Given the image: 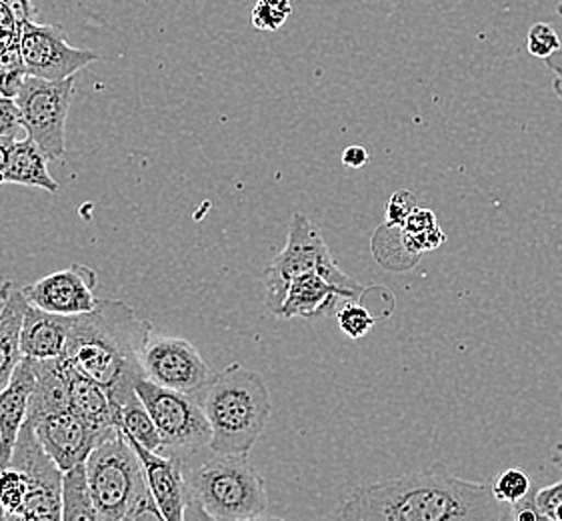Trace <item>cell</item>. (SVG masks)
<instances>
[{"label": "cell", "mask_w": 562, "mask_h": 521, "mask_svg": "<svg viewBox=\"0 0 562 521\" xmlns=\"http://www.w3.org/2000/svg\"><path fill=\"white\" fill-rule=\"evenodd\" d=\"M345 521H501L510 506L501 503L491 481L454 476L445 464L425 472L360 486L333 513Z\"/></svg>", "instance_id": "obj_1"}, {"label": "cell", "mask_w": 562, "mask_h": 521, "mask_svg": "<svg viewBox=\"0 0 562 521\" xmlns=\"http://www.w3.org/2000/svg\"><path fill=\"white\" fill-rule=\"evenodd\" d=\"M150 333L153 323L136 318L133 307L101 299L89 313L72 315L65 359L106 387L116 408L135 393L136 379L145 375L140 353Z\"/></svg>", "instance_id": "obj_2"}, {"label": "cell", "mask_w": 562, "mask_h": 521, "mask_svg": "<svg viewBox=\"0 0 562 521\" xmlns=\"http://www.w3.org/2000/svg\"><path fill=\"white\" fill-rule=\"evenodd\" d=\"M196 399L213 431L209 450L218 455H250L272 415L265 379L240 363H231L209 379Z\"/></svg>", "instance_id": "obj_3"}, {"label": "cell", "mask_w": 562, "mask_h": 521, "mask_svg": "<svg viewBox=\"0 0 562 521\" xmlns=\"http://www.w3.org/2000/svg\"><path fill=\"white\" fill-rule=\"evenodd\" d=\"M189 503L216 521L260 520L269 510L267 481L248 455H218L184 472Z\"/></svg>", "instance_id": "obj_4"}, {"label": "cell", "mask_w": 562, "mask_h": 521, "mask_svg": "<svg viewBox=\"0 0 562 521\" xmlns=\"http://www.w3.org/2000/svg\"><path fill=\"white\" fill-rule=\"evenodd\" d=\"M304 273L323 275L333 284L362 293L360 285L355 284L349 275L338 267L337 259L333 257L318 229L308 221V217L296 211L291 219L284 247L262 273L265 303L272 315L279 313L291 281Z\"/></svg>", "instance_id": "obj_5"}, {"label": "cell", "mask_w": 562, "mask_h": 521, "mask_svg": "<svg viewBox=\"0 0 562 521\" xmlns=\"http://www.w3.org/2000/svg\"><path fill=\"white\" fill-rule=\"evenodd\" d=\"M85 465L99 521H124L136 494L147 486L135 447L116 431L92 450Z\"/></svg>", "instance_id": "obj_6"}, {"label": "cell", "mask_w": 562, "mask_h": 521, "mask_svg": "<svg viewBox=\"0 0 562 521\" xmlns=\"http://www.w3.org/2000/svg\"><path fill=\"white\" fill-rule=\"evenodd\" d=\"M135 391L157 425L162 454L184 457L209 447L213 431L196 397L158 386L145 375L136 379Z\"/></svg>", "instance_id": "obj_7"}, {"label": "cell", "mask_w": 562, "mask_h": 521, "mask_svg": "<svg viewBox=\"0 0 562 521\" xmlns=\"http://www.w3.org/2000/svg\"><path fill=\"white\" fill-rule=\"evenodd\" d=\"M75 97V77L46 80L26 77L14 101L23 114L26 136L45 151L48 160L65 159L67 119Z\"/></svg>", "instance_id": "obj_8"}, {"label": "cell", "mask_w": 562, "mask_h": 521, "mask_svg": "<svg viewBox=\"0 0 562 521\" xmlns=\"http://www.w3.org/2000/svg\"><path fill=\"white\" fill-rule=\"evenodd\" d=\"M9 465L23 474L29 486L21 520L63 521V472L46 454L29 421L16 437Z\"/></svg>", "instance_id": "obj_9"}, {"label": "cell", "mask_w": 562, "mask_h": 521, "mask_svg": "<svg viewBox=\"0 0 562 521\" xmlns=\"http://www.w3.org/2000/svg\"><path fill=\"white\" fill-rule=\"evenodd\" d=\"M143 374L158 386L199 396L213 377L209 363L191 341L150 333L140 353Z\"/></svg>", "instance_id": "obj_10"}, {"label": "cell", "mask_w": 562, "mask_h": 521, "mask_svg": "<svg viewBox=\"0 0 562 521\" xmlns=\"http://www.w3.org/2000/svg\"><path fill=\"white\" fill-rule=\"evenodd\" d=\"M21 53L26 73L46 80L77 77V73L99 60L94 51H85L68 43L67 33L57 24H38L26 21L21 24Z\"/></svg>", "instance_id": "obj_11"}, {"label": "cell", "mask_w": 562, "mask_h": 521, "mask_svg": "<svg viewBox=\"0 0 562 521\" xmlns=\"http://www.w3.org/2000/svg\"><path fill=\"white\" fill-rule=\"evenodd\" d=\"M99 275L89 265H70L63 271L50 273L36 284L24 285L26 301L58 315H82L99 306L94 295Z\"/></svg>", "instance_id": "obj_12"}, {"label": "cell", "mask_w": 562, "mask_h": 521, "mask_svg": "<svg viewBox=\"0 0 562 521\" xmlns=\"http://www.w3.org/2000/svg\"><path fill=\"white\" fill-rule=\"evenodd\" d=\"M31 423V421H29ZM46 454L53 457L60 472L85 464L92 450L114 433L94 430L87 421L68 408L31 423Z\"/></svg>", "instance_id": "obj_13"}, {"label": "cell", "mask_w": 562, "mask_h": 521, "mask_svg": "<svg viewBox=\"0 0 562 521\" xmlns=\"http://www.w3.org/2000/svg\"><path fill=\"white\" fill-rule=\"evenodd\" d=\"M124 437L135 447L136 454L140 457L148 488L157 499L165 521L184 520L189 488H187V477L182 469V457L150 452L145 445L135 442L133 437H128V435H124Z\"/></svg>", "instance_id": "obj_14"}, {"label": "cell", "mask_w": 562, "mask_h": 521, "mask_svg": "<svg viewBox=\"0 0 562 521\" xmlns=\"http://www.w3.org/2000/svg\"><path fill=\"white\" fill-rule=\"evenodd\" d=\"M360 295L362 293L350 291V289L328 281L323 275L304 273V275L294 277L289 285V291H286V297L282 301L277 318H321V315L335 313L340 301L359 299Z\"/></svg>", "instance_id": "obj_15"}, {"label": "cell", "mask_w": 562, "mask_h": 521, "mask_svg": "<svg viewBox=\"0 0 562 521\" xmlns=\"http://www.w3.org/2000/svg\"><path fill=\"white\" fill-rule=\"evenodd\" d=\"M36 384V359L23 357L9 386L0 391V467L11 464L12 450L29 415V401Z\"/></svg>", "instance_id": "obj_16"}, {"label": "cell", "mask_w": 562, "mask_h": 521, "mask_svg": "<svg viewBox=\"0 0 562 521\" xmlns=\"http://www.w3.org/2000/svg\"><path fill=\"white\" fill-rule=\"evenodd\" d=\"M72 315H58L29 303L21 331V353L36 362L65 357Z\"/></svg>", "instance_id": "obj_17"}, {"label": "cell", "mask_w": 562, "mask_h": 521, "mask_svg": "<svg viewBox=\"0 0 562 521\" xmlns=\"http://www.w3.org/2000/svg\"><path fill=\"white\" fill-rule=\"evenodd\" d=\"M0 297L4 307L0 311V391L9 386L16 365L23 359L21 353V331L29 301L23 287L7 279L0 284Z\"/></svg>", "instance_id": "obj_18"}, {"label": "cell", "mask_w": 562, "mask_h": 521, "mask_svg": "<svg viewBox=\"0 0 562 521\" xmlns=\"http://www.w3.org/2000/svg\"><path fill=\"white\" fill-rule=\"evenodd\" d=\"M68 406L94 430L114 433V406L111 393L89 375L80 374L67 362Z\"/></svg>", "instance_id": "obj_19"}, {"label": "cell", "mask_w": 562, "mask_h": 521, "mask_svg": "<svg viewBox=\"0 0 562 521\" xmlns=\"http://www.w3.org/2000/svg\"><path fill=\"white\" fill-rule=\"evenodd\" d=\"M4 185H23V187H36L48 193H58V182L48 173V157L45 151L34 143L31 136L12 138L9 147L7 165L2 169Z\"/></svg>", "instance_id": "obj_20"}, {"label": "cell", "mask_w": 562, "mask_h": 521, "mask_svg": "<svg viewBox=\"0 0 562 521\" xmlns=\"http://www.w3.org/2000/svg\"><path fill=\"white\" fill-rule=\"evenodd\" d=\"M68 406L67 359H45L36 362V384H34L26 421L34 423L41 418L65 411Z\"/></svg>", "instance_id": "obj_21"}, {"label": "cell", "mask_w": 562, "mask_h": 521, "mask_svg": "<svg viewBox=\"0 0 562 521\" xmlns=\"http://www.w3.org/2000/svg\"><path fill=\"white\" fill-rule=\"evenodd\" d=\"M114 425H116V430L123 431L124 435L133 437L135 442L145 445L150 452L162 454L160 433L153 421V415L148 413L147 406L143 403V399L136 391L114 408Z\"/></svg>", "instance_id": "obj_22"}, {"label": "cell", "mask_w": 562, "mask_h": 521, "mask_svg": "<svg viewBox=\"0 0 562 521\" xmlns=\"http://www.w3.org/2000/svg\"><path fill=\"white\" fill-rule=\"evenodd\" d=\"M63 521H99L85 464L63 472Z\"/></svg>", "instance_id": "obj_23"}, {"label": "cell", "mask_w": 562, "mask_h": 521, "mask_svg": "<svg viewBox=\"0 0 562 521\" xmlns=\"http://www.w3.org/2000/svg\"><path fill=\"white\" fill-rule=\"evenodd\" d=\"M398 233L406 253L416 259H420V255L427 251L439 250L440 245L447 241L437 215L430 209H423V207H418L415 213L408 217L405 228H401Z\"/></svg>", "instance_id": "obj_24"}, {"label": "cell", "mask_w": 562, "mask_h": 521, "mask_svg": "<svg viewBox=\"0 0 562 521\" xmlns=\"http://www.w3.org/2000/svg\"><path fill=\"white\" fill-rule=\"evenodd\" d=\"M29 77L19 38L0 48V95L14 99Z\"/></svg>", "instance_id": "obj_25"}, {"label": "cell", "mask_w": 562, "mask_h": 521, "mask_svg": "<svg viewBox=\"0 0 562 521\" xmlns=\"http://www.w3.org/2000/svg\"><path fill=\"white\" fill-rule=\"evenodd\" d=\"M26 479L14 467H0V508L7 513V520H21L24 499H26Z\"/></svg>", "instance_id": "obj_26"}, {"label": "cell", "mask_w": 562, "mask_h": 521, "mask_svg": "<svg viewBox=\"0 0 562 521\" xmlns=\"http://www.w3.org/2000/svg\"><path fill=\"white\" fill-rule=\"evenodd\" d=\"M491 488L501 503L513 508V506H517L518 501L529 498L530 491H532V481L525 469L508 467L491 481Z\"/></svg>", "instance_id": "obj_27"}, {"label": "cell", "mask_w": 562, "mask_h": 521, "mask_svg": "<svg viewBox=\"0 0 562 521\" xmlns=\"http://www.w3.org/2000/svg\"><path fill=\"white\" fill-rule=\"evenodd\" d=\"M338 328L350 337V340H362L364 335L371 333L372 328L376 325V318L362 303H357L350 299L347 306L337 311Z\"/></svg>", "instance_id": "obj_28"}, {"label": "cell", "mask_w": 562, "mask_h": 521, "mask_svg": "<svg viewBox=\"0 0 562 521\" xmlns=\"http://www.w3.org/2000/svg\"><path fill=\"white\" fill-rule=\"evenodd\" d=\"M291 12V0H259L252 9V26L257 31H279Z\"/></svg>", "instance_id": "obj_29"}, {"label": "cell", "mask_w": 562, "mask_h": 521, "mask_svg": "<svg viewBox=\"0 0 562 521\" xmlns=\"http://www.w3.org/2000/svg\"><path fill=\"white\" fill-rule=\"evenodd\" d=\"M561 46V36L552 29L551 24L537 23L530 26L529 34H527V48L532 57L547 60L554 53H559Z\"/></svg>", "instance_id": "obj_30"}, {"label": "cell", "mask_w": 562, "mask_h": 521, "mask_svg": "<svg viewBox=\"0 0 562 521\" xmlns=\"http://www.w3.org/2000/svg\"><path fill=\"white\" fill-rule=\"evenodd\" d=\"M145 520L165 521V516H162V511L158 508L157 499L153 496L148 484L136 494V498L133 499L131 508H128L126 516H124V521Z\"/></svg>", "instance_id": "obj_31"}, {"label": "cell", "mask_w": 562, "mask_h": 521, "mask_svg": "<svg viewBox=\"0 0 562 521\" xmlns=\"http://www.w3.org/2000/svg\"><path fill=\"white\" fill-rule=\"evenodd\" d=\"M416 209H418V203H416L415 195L411 191H396L386 204V225L405 228L408 217L413 215Z\"/></svg>", "instance_id": "obj_32"}, {"label": "cell", "mask_w": 562, "mask_h": 521, "mask_svg": "<svg viewBox=\"0 0 562 521\" xmlns=\"http://www.w3.org/2000/svg\"><path fill=\"white\" fill-rule=\"evenodd\" d=\"M21 133L24 126L19 104L11 97L0 95V138H16Z\"/></svg>", "instance_id": "obj_33"}, {"label": "cell", "mask_w": 562, "mask_h": 521, "mask_svg": "<svg viewBox=\"0 0 562 521\" xmlns=\"http://www.w3.org/2000/svg\"><path fill=\"white\" fill-rule=\"evenodd\" d=\"M535 506L542 520L562 521V481L552 484L535 494Z\"/></svg>", "instance_id": "obj_34"}, {"label": "cell", "mask_w": 562, "mask_h": 521, "mask_svg": "<svg viewBox=\"0 0 562 521\" xmlns=\"http://www.w3.org/2000/svg\"><path fill=\"white\" fill-rule=\"evenodd\" d=\"M369 163V151L359 145H352L342 151V165L349 169H362Z\"/></svg>", "instance_id": "obj_35"}, {"label": "cell", "mask_w": 562, "mask_h": 521, "mask_svg": "<svg viewBox=\"0 0 562 521\" xmlns=\"http://www.w3.org/2000/svg\"><path fill=\"white\" fill-rule=\"evenodd\" d=\"M16 16V21L23 24L26 21H34L36 11H34L33 0H2Z\"/></svg>", "instance_id": "obj_36"}, {"label": "cell", "mask_w": 562, "mask_h": 521, "mask_svg": "<svg viewBox=\"0 0 562 521\" xmlns=\"http://www.w3.org/2000/svg\"><path fill=\"white\" fill-rule=\"evenodd\" d=\"M544 63H547V67L552 73V91L562 101V46L559 53H554Z\"/></svg>", "instance_id": "obj_37"}, {"label": "cell", "mask_w": 562, "mask_h": 521, "mask_svg": "<svg viewBox=\"0 0 562 521\" xmlns=\"http://www.w3.org/2000/svg\"><path fill=\"white\" fill-rule=\"evenodd\" d=\"M12 138H0V185H4L2 179V169L7 165V157H9V147H11Z\"/></svg>", "instance_id": "obj_38"}, {"label": "cell", "mask_w": 562, "mask_h": 521, "mask_svg": "<svg viewBox=\"0 0 562 521\" xmlns=\"http://www.w3.org/2000/svg\"><path fill=\"white\" fill-rule=\"evenodd\" d=\"M551 462L557 465L559 469H562V450L561 452H557V454L551 455Z\"/></svg>", "instance_id": "obj_39"}, {"label": "cell", "mask_w": 562, "mask_h": 521, "mask_svg": "<svg viewBox=\"0 0 562 521\" xmlns=\"http://www.w3.org/2000/svg\"><path fill=\"white\" fill-rule=\"evenodd\" d=\"M557 12H559V14H561L562 16V0H559V2H557Z\"/></svg>", "instance_id": "obj_40"}, {"label": "cell", "mask_w": 562, "mask_h": 521, "mask_svg": "<svg viewBox=\"0 0 562 521\" xmlns=\"http://www.w3.org/2000/svg\"><path fill=\"white\" fill-rule=\"evenodd\" d=\"M0 520H7V513H4V510L0 508Z\"/></svg>", "instance_id": "obj_41"}, {"label": "cell", "mask_w": 562, "mask_h": 521, "mask_svg": "<svg viewBox=\"0 0 562 521\" xmlns=\"http://www.w3.org/2000/svg\"><path fill=\"white\" fill-rule=\"evenodd\" d=\"M2 307H4V299L0 297V311H2Z\"/></svg>", "instance_id": "obj_42"}]
</instances>
